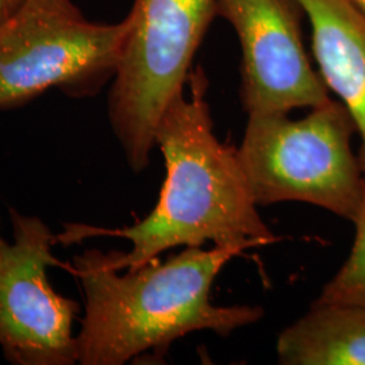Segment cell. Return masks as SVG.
<instances>
[{
    "instance_id": "obj_1",
    "label": "cell",
    "mask_w": 365,
    "mask_h": 365,
    "mask_svg": "<svg viewBox=\"0 0 365 365\" xmlns=\"http://www.w3.org/2000/svg\"><path fill=\"white\" fill-rule=\"evenodd\" d=\"M185 90L168 106L156 131L167 176L156 207L143 221L120 229L64 223L57 242L71 245L95 237L130 241L128 253L110 252L117 271L134 269L170 249L215 247L247 249L274 244L279 237L262 221L252 196L238 149L214 133L207 92L209 80L199 66Z\"/></svg>"
},
{
    "instance_id": "obj_2",
    "label": "cell",
    "mask_w": 365,
    "mask_h": 365,
    "mask_svg": "<svg viewBox=\"0 0 365 365\" xmlns=\"http://www.w3.org/2000/svg\"><path fill=\"white\" fill-rule=\"evenodd\" d=\"M240 249L185 248L164 262L156 260L114 269L107 255L88 249L73 257L86 299L76 336L78 363L123 365L140 354H164L184 336L210 330L227 337L264 317L260 306H215L211 288Z\"/></svg>"
},
{
    "instance_id": "obj_3",
    "label": "cell",
    "mask_w": 365,
    "mask_h": 365,
    "mask_svg": "<svg viewBox=\"0 0 365 365\" xmlns=\"http://www.w3.org/2000/svg\"><path fill=\"white\" fill-rule=\"evenodd\" d=\"M354 133L349 111L333 99L302 119L248 114L238 157L256 205L302 202L353 223L365 185Z\"/></svg>"
},
{
    "instance_id": "obj_4",
    "label": "cell",
    "mask_w": 365,
    "mask_h": 365,
    "mask_svg": "<svg viewBox=\"0 0 365 365\" xmlns=\"http://www.w3.org/2000/svg\"><path fill=\"white\" fill-rule=\"evenodd\" d=\"M128 16L107 113L129 168L140 173L150 164L161 118L185 90L217 9L215 0H135Z\"/></svg>"
},
{
    "instance_id": "obj_5",
    "label": "cell",
    "mask_w": 365,
    "mask_h": 365,
    "mask_svg": "<svg viewBox=\"0 0 365 365\" xmlns=\"http://www.w3.org/2000/svg\"><path fill=\"white\" fill-rule=\"evenodd\" d=\"M130 29L87 21L71 0H24L0 25V111L58 88L92 96L115 76Z\"/></svg>"
},
{
    "instance_id": "obj_6",
    "label": "cell",
    "mask_w": 365,
    "mask_h": 365,
    "mask_svg": "<svg viewBox=\"0 0 365 365\" xmlns=\"http://www.w3.org/2000/svg\"><path fill=\"white\" fill-rule=\"evenodd\" d=\"M13 242L0 232V349L14 365L78 363L76 300L56 292L48 269L57 235L36 215L9 207Z\"/></svg>"
},
{
    "instance_id": "obj_7",
    "label": "cell",
    "mask_w": 365,
    "mask_h": 365,
    "mask_svg": "<svg viewBox=\"0 0 365 365\" xmlns=\"http://www.w3.org/2000/svg\"><path fill=\"white\" fill-rule=\"evenodd\" d=\"M241 48L240 96L248 114H288L329 102L303 46L298 0H215Z\"/></svg>"
},
{
    "instance_id": "obj_8",
    "label": "cell",
    "mask_w": 365,
    "mask_h": 365,
    "mask_svg": "<svg viewBox=\"0 0 365 365\" xmlns=\"http://www.w3.org/2000/svg\"><path fill=\"white\" fill-rule=\"evenodd\" d=\"M312 27L318 72L349 111L365 176V14L351 0H298Z\"/></svg>"
},
{
    "instance_id": "obj_9",
    "label": "cell",
    "mask_w": 365,
    "mask_h": 365,
    "mask_svg": "<svg viewBox=\"0 0 365 365\" xmlns=\"http://www.w3.org/2000/svg\"><path fill=\"white\" fill-rule=\"evenodd\" d=\"M276 352L283 365H365V307L314 303L282 331Z\"/></svg>"
},
{
    "instance_id": "obj_10",
    "label": "cell",
    "mask_w": 365,
    "mask_h": 365,
    "mask_svg": "<svg viewBox=\"0 0 365 365\" xmlns=\"http://www.w3.org/2000/svg\"><path fill=\"white\" fill-rule=\"evenodd\" d=\"M353 223L356 235L352 250L339 272L327 282L314 303L365 307V185L360 210Z\"/></svg>"
},
{
    "instance_id": "obj_11",
    "label": "cell",
    "mask_w": 365,
    "mask_h": 365,
    "mask_svg": "<svg viewBox=\"0 0 365 365\" xmlns=\"http://www.w3.org/2000/svg\"><path fill=\"white\" fill-rule=\"evenodd\" d=\"M24 0H0V25L10 18Z\"/></svg>"
},
{
    "instance_id": "obj_12",
    "label": "cell",
    "mask_w": 365,
    "mask_h": 365,
    "mask_svg": "<svg viewBox=\"0 0 365 365\" xmlns=\"http://www.w3.org/2000/svg\"><path fill=\"white\" fill-rule=\"evenodd\" d=\"M356 7H359L365 14V0H351Z\"/></svg>"
}]
</instances>
